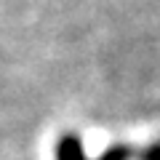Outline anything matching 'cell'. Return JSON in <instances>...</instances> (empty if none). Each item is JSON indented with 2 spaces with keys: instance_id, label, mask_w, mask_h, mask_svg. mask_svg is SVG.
<instances>
[{
  "instance_id": "6da1fadb",
  "label": "cell",
  "mask_w": 160,
  "mask_h": 160,
  "mask_svg": "<svg viewBox=\"0 0 160 160\" xmlns=\"http://www.w3.org/2000/svg\"><path fill=\"white\" fill-rule=\"evenodd\" d=\"M56 160H88L78 133H64L56 142Z\"/></svg>"
},
{
  "instance_id": "7a4b0ae2",
  "label": "cell",
  "mask_w": 160,
  "mask_h": 160,
  "mask_svg": "<svg viewBox=\"0 0 160 160\" xmlns=\"http://www.w3.org/2000/svg\"><path fill=\"white\" fill-rule=\"evenodd\" d=\"M96 160H131V147H128V144H112V147H107Z\"/></svg>"
},
{
  "instance_id": "3957f363",
  "label": "cell",
  "mask_w": 160,
  "mask_h": 160,
  "mask_svg": "<svg viewBox=\"0 0 160 160\" xmlns=\"http://www.w3.org/2000/svg\"><path fill=\"white\" fill-rule=\"evenodd\" d=\"M139 160H160V142L152 144V147H147V149L142 152V158H139Z\"/></svg>"
}]
</instances>
